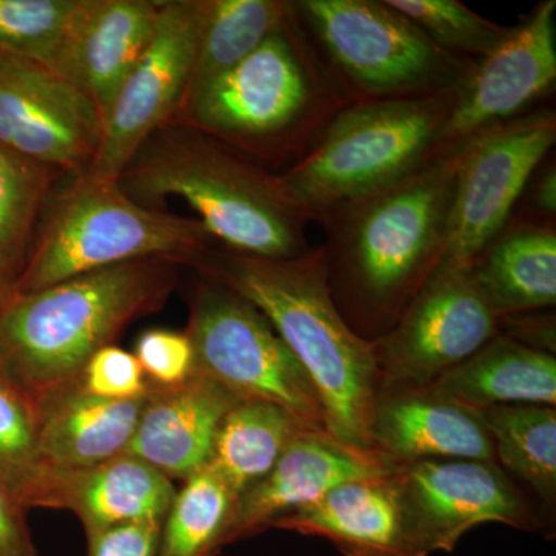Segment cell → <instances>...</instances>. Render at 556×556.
<instances>
[{"instance_id":"obj_13","label":"cell","mask_w":556,"mask_h":556,"mask_svg":"<svg viewBox=\"0 0 556 556\" xmlns=\"http://www.w3.org/2000/svg\"><path fill=\"white\" fill-rule=\"evenodd\" d=\"M102 118L68 80L0 53V146L53 170L84 174L100 148Z\"/></svg>"},{"instance_id":"obj_25","label":"cell","mask_w":556,"mask_h":556,"mask_svg":"<svg viewBox=\"0 0 556 556\" xmlns=\"http://www.w3.org/2000/svg\"><path fill=\"white\" fill-rule=\"evenodd\" d=\"M302 424L269 402L240 399L219 426L208 468L225 479L237 496L276 466Z\"/></svg>"},{"instance_id":"obj_17","label":"cell","mask_w":556,"mask_h":556,"mask_svg":"<svg viewBox=\"0 0 556 556\" xmlns=\"http://www.w3.org/2000/svg\"><path fill=\"white\" fill-rule=\"evenodd\" d=\"M270 529L325 538L343 556H428L409 519L397 471L334 486Z\"/></svg>"},{"instance_id":"obj_14","label":"cell","mask_w":556,"mask_h":556,"mask_svg":"<svg viewBox=\"0 0 556 556\" xmlns=\"http://www.w3.org/2000/svg\"><path fill=\"white\" fill-rule=\"evenodd\" d=\"M556 0H543L511 28L495 51L478 61L456 91L444 130L445 153L530 112L556 80Z\"/></svg>"},{"instance_id":"obj_15","label":"cell","mask_w":556,"mask_h":556,"mask_svg":"<svg viewBox=\"0 0 556 556\" xmlns=\"http://www.w3.org/2000/svg\"><path fill=\"white\" fill-rule=\"evenodd\" d=\"M409 519L428 555L453 552L473 527L500 522L530 530L532 514L495 463L420 460L399 467Z\"/></svg>"},{"instance_id":"obj_6","label":"cell","mask_w":556,"mask_h":556,"mask_svg":"<svg viewBox=\"0 0 556 556\" xmlns=\"http://www.w3.org/2000/svg\"><path fill=\"white\" fill-rule=\"evenodd\" d=\"M456 91L353 102L308 152L277 175L285 199L306 222L407 177L445 155L444 130Z\"/></svg>"},{"instance_id":"obj_35","label":"cell","mask_w":556,"mask_h":556,"mask_svg":"<svg viewBox=\"0 0 556 556\" xmlns=\"http://www.w3.org/2000/svg\"><path fill=\"white\" fill-rule=\"evenodd\" d=\"M161 525L134 522L90 533L89 556H159Z\"/></svg>"},{"instance_id":"obj_7","label":"cell","mask_w":556,"mask_h":556,"mask_svg":"<svg viewBox=\"0 0 556 556\" xmlns=\"http://www.w3.org/2000/svg\"><path fill=\"white\" fill-rule=\"evenodd\" d=\"M214 243L199 219L142 206L118 181L79 174L47 212L14 292L38 291L137 260L197 265Z\"/></svg>"},{"instance_id":"obj_21","label":"cell","mask_w":556,"mask_h":556,"mask_svg":"<svg viewBox=\"0 0 556 556\" xmlns=\"http://www.w3.org/2000/svg\"><path fill=\"white\" fill-rule=\"evenodd\" d=\"M175 495L172 479L123 453L97 466L49 468L40 508L72 511L90 535L134 522H163Z\"/></svg>"},{"instance_id":"obj_8","label":"cell","mask_w":556,"mask_h":556,"mask_svg":"<svg viewBox=\"0 0 556 556\" xmlns=\"http://www.w3.org/2000/svg\"><path fill=\"white\" fill-rule=\"evenodd\" d=\"M292 9L353 102L457 91L478 62L439 49L387 0H299Z\"/></svg>"},{"instance_id":"obj_23","label":"cell","mask_w":556,"mask_h":556,"mask_svg":"<svg viewBox=\"0 0 556 556\" xmlns=\"http://www.w3.org/2000/svg\"><path fill=\"white\" fill-rule=\"evenodd\" d=\"M470 268L500 318L555 306V225L511 217Z\"/></svg>"},{"instance_id":"obj_38","label":"cell","mask_w":556,"mask_h":556,"mask_svg":"<svg viewBox=\"0 0 556 556\" xmlns=\"http://www.w3.org/2000/svg\"><path fill=\"white\" fill-rule=\"evenodd\" d=\"M501 325L506 327L504 336L517 340L535 350L555 353V327L554 320L548 317H527L526 314L501 318Z\"/></svg>"},{"instance_id":"obj_1","label":"cell","mask_w":556,"mask_h":556,"mask_svg":"<svg viewBox=\"0 0 556 556\" xmlns=\"http://www.w3.org/2000/svg\"><path fill=\"white\" fill-rule=\"evenodd\" d=\"M456 152L329 208L314 223L328 283L365 327L391 329L438 268L456 185Z\"/></svg>"},{"instance_id":"obj_32","label":"cell","mask_w":556,"mask_h":556,"mask_svg":"<svg viewBox=\"0 0 556 556\" xmlns=\"http://www.w3.org/2000/svg\"><path fill=\"white\" fill-rule=\"evenodd\" d=\"M439 49L464 60L481 61L495 51L511 28L475 13L457 0H387Z\"/></svg>"},{"instance_id":"obj_12","label":"cell","mask_w":556,"mask_h":556,"mask_svg":"<svg viewBox=\"0 0 556 556\" xmlns=\"http://www.w3.org/2000/svg\"><path fill=\"white\" fill-rule=\"evenodd\" d=\"M206 11L207 0L163 2L155 35L113 102L84 175L118 181L144 142L185 108Z\"/></svg>"},{"instance_id":"obj_16","label":"cell","mask_w":556,"mask_h":556,"mask_svg":"<svg viewBox=\"0 0 556 556\" xmlns=\"http://www.w3.org/2000/svg\"><path fill=\"white\" fill-rule=\"evenodd\" d=\"M399 467L378 448L348 445L328 431L303 428L273 470L237 497L229 544L265 532L278 519L317 503L334 486L390 477Z\"/></svg>"},{"instance_id":"obj_2","label":"cell","mask_w":556,"mask_h":556,"mask_svg":"<svg viewBox=\"0 0 556 556\" xmlns=\"http://www.w3.org/2000/svg\"><path fill=\"white\" fill-rule=\"evenodd\" d=\"M197 266L268 318L313 380L328 433L348 445L375 448L371 422L382 378L378 348L340 313L321 248L294 258L212 248Z\"/></svg>"},{"instance_id":"obj_30","label":"cell","mask_w":556,"mask_h":556,"mask_svg":"<svg viewBox=\"0 0 556 556\" xmlns=\"http://www.w3.org/2000/svg\"><path fill=\"white\" fill-rule=\"evenodd\" d=\"M86 0H0V53L54 72Z\"/></svg>"},{"instance_id":"obj_34","label":"cell","mask_w":556,"mask_h":556,"mask_svg":"<svg viewBox=\"0 0 556 556\" xmlns=\"http://www.w3.org/2000/svg\"><path fill=\"white\" fill-rule=\"evenodd\" d=\"M134 354L152 387H177L195 372V356L186 331L149 329L139 336Z\"/></svg>"},{"instance_id":"obj_9","label":"cell","mask_w":556,"mask_h":556,"mask_svg":"<svg viewBox=\"0 0 556 556\" xmlns=\"http://www.w3.org/2000/svg\"><path fill=\"white\" fill-rule=\"evenodd\" d=\"M186 334L197 372L239 399L276 404L303 427L328 431L324 405L308 372L268 318L247 299L217 281H206L190 302Z\"/></svg>"},{"instance_id":"obj_22","label":"cell","mask_w":556,"mask_h":556,"mask_svg":"<svg viewBox=\"0 0 556 556\" xmlns=\"http://www.w3.org/2000/svg\"><path fill=\"white\" fill-rule=\"evenodd\" d=\"M148 396L109 401L78 386L35 408L40 460L47 468H86L127 453Z\"/></svg>"},{"instance_id":"obj_26","label":"cell","mask_w":556,"mask_h":556,"mask_svg":"<svg viewBox=\"0 0 556 556\" xmlns=\"http://www.w3.org/2000/svg\"><path fill=\"white\" fill-rule=\"evenodd\" d=\"M289 11L291 2L281 0H207L185 105L254 53L283 24Z\"/></svg>"},{"instance_id":"obj_37","label":"cell","mask_w":556,"mask_h":556,"mask_svg":"<svg viewBox=\"0 0 556 556\" xmlns=\"http://www.w3.org/2000/svg\"><path fill=\"white\" fill-rule=\"evenodd\" d=\"M547 159L540 164L535 174L529 179L522 195H527V208L532 214V217L526 219L555 225L556 166L554 156L552 161Z\"/></svg>"},{"instance_id":"obj_3","label":"cell","mask_w":556,"mask_h":556,"mask_svg":"<svg viewBox=\"0 0 556 556\" xmlns=\"http://www.w3.org/2000/svg\"><path fill=\"white\" fill-rule=\"evenodd\" d=\"M177 265L137 260L31 292H14L0 314V378L33 408L75 386L101 348L163 308Z\"/></svg>"},{"instance_id":"obj_19","label":"cell","mask_w":556,"mask_h":556,"mask_svg":"<svg viewBox=\"0 0 556 556\" xmlns=\"http://www.w3.org/2000/svg\"><path fill=\"white\" fill-rule=\"evenodd\" d=\"M371 441L401 467L437 459L495 463L496 457L481 409L431 386L380 394L372 413Z\"/></svg>"},{"instance_id":"obj_29","label":"cell","mask_w":556,"mask_h":556,"mask_svg":"<svg viewBox=\"0 0 556 556\" xmlns=\"http://www.w3.org/2000/svg\"><path fill=\"white\" fill-rule=\"evenodd\" d=\"M51 170L0 146V273L16 280L30 254Z\"/></svg>"},{"instance_id":"obj_20","label":"cell","mask_w":556,"mask_h":556,"mask_svg":"<svg viewBox=\"0 0 556 556\" xmlns=\"http://www.w3.org/2000/svg\"><path fill=\"white\" fill-rule=\"evenodd\" d=\"M239 401L197 371L177 387H152L127 453L172 481H188L207 468L219 426Z\"/></svg>"},{"instance_id":"obj_10","label":"cell","mask_w":556,"mask_h":556,"mask_svg":"<svg viewBox=\"0 0 556 556\" xmlns=\"http://www.w3.org/2000/svg\"><path fill=\"white\" fill-rule=\"evenodd\" d=\"M556 141V113L535 108L456 150V185L438 266H466L514 217L529 179Z\"/></svg>"},{"instance_id":"obj_39","label":"cell","mask_w":556,"mask_h":556,"mask_svg":"<svg viewBox=\"0 0 556 556\" xmlns=\"http://www.w3.org/2000/svg\"><path fill=\"white\" fill-rule=\"evenodd\" d=\"M14 294V280L7 277L5 274L0 273V314L9 305L11 298Z\"/></svg>"},{"instance_id":"obj_18","label":"cell","mask_w":556,"mask_h":556,"mask_svg":"<svg viewBox=\"0 0 556 556\" xmlns=\"http://www.w3.org/2000/svg\"><path fill=\"white\" fill-rule=\"evenodd\" d=\"M163 2L86 0L54 73L83 91L102 124L155 35Z\"/></svg>"},{"instance_id":"obj_4","label":"cell","mask_w":556,"mask_h":556,"mask_svg":"<svg viewBox=\"0 0 556 556\" xmlns=\"http://www.w3.org/2000/svg\"><path fill=\"white\" fill-rule=\"evenodd\" d=\"M142 206L185 200L215 241L262 258L311 251L305 217L278 188L277 175L195 127L161 129L118 178Z\"/></svg>"},{"instance_id":"obj_36","label":"cell","mask_w":556,"mask_h":556,"mask_svg":"<svg viewBox=\"0 0 556 556\" xmlns=\"http://www.w3.org/2000/svg\"><path fill=\"white\" fill-rule=\"evenodd\" d=\"M27 511L0 482V556H38Z\"/></svg>"},{"instance_id":"obj_31","label":"cell","mask_w":556,"mask_h":556,"mask_svg":"<svg viewBox=\"0 0 556 556\" xmlns=\"http://www.w3.org/2000/svg\"><path fill=\"white\" fill-rule=\"evenodd\" d=\"M47 473L39 456L35 408L0 378V482L30 510L40 508Z\"/></svg>"},{"instance_id":"obj_11","label":"cell","mask_w":556,"mask_h":556,"mask_svg":"<svg viewBox=\"0 0 556 556\" xmlns=\"http://www.w3.org/2000/svg\"><path fill=\"white\" fill-rule=\"evenodd\" d=\"M501 318L470 265L438 266L376 343L386 387L437 382L500 334Z\"/></svg>"},{"instance_id":"obj_33","label":"cell","mask_w":556,"mask_h":556,"mask_svg":"<svg viewBox=\"0 0 556 556\" xmlns=\"http://www.w3.org/2000/svg\"><path fill=\"white\" fill-rule=\"evenodd\" d=\"M75 383L91 396L109 401H134L152 390L135 354L116 345L101 348Z\"/></svg>"},{"instance_id":"obj_28","label":"cell","mask_w":556,"mask_h":556,"mask_svg":"<svg viewBox=\"0 0 556 556\" xmlns=\"http://www.w3.org/2000/svg\"><path fill=\"white\" fill-rule=\"evenodd\" d=\"M495 455L504 467L552 503L556 495V413L538 405L482 408Z\"/></svg>"},{"instance_id":"obj_24","label":"cell","mask_w":556,"mask_h":556,"mask_svg":"<svg viewBox=\"0 0 556 556\" xmlns=\"http://www.w3.org/2000/svg\"><path fill=\"white\" fill-rule=\"evenodd\" d=\"M431 387L478 409L500 405L554 407L556 358L497 334Z\"/></svg>"},{"instance_id":"obj_27","label":"cell","mask_w":556,"mask_h":556,"mask_svg":"<svg viewBox=\"0 0 556 556\" xmlns=\"http://www.w3.org/2000/svg\"><path fill=\"white\" fill-rule=\"evenodd\" d=\"M237 497L212 468L193 475L161 525L159 556H217L229 544Z\"/></svg>"},{"instance_id":"obj_5","label":"cell","mask_w":556,"mask_h":556,"mask_svg":"<svg viewBox=\"0 0 556 556\" xmlns=\"http://www.w3.org/2000/svg\"><path fill=\"white\" fill-rule=\"evenodd\" d=\"M350 104L291 2L287 20L254 53L182 110L189 126L287 170Z\"/></svg>"}]
</instances>
